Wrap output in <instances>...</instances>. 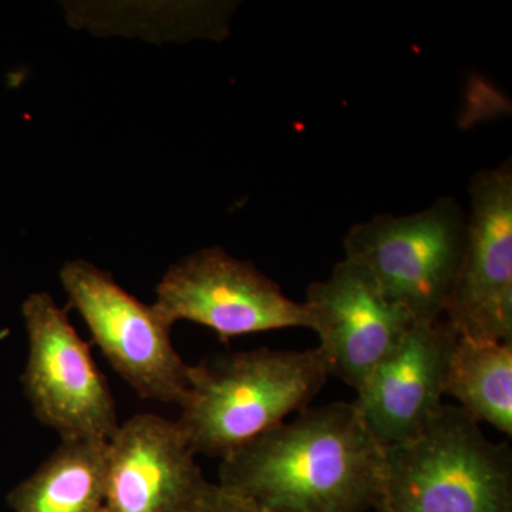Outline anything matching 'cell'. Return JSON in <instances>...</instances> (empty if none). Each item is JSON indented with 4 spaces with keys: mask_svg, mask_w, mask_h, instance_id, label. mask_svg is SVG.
Masks as SVG:
<instances>
[{
    "mask_svg": "<svg viewBox=\"0 0 512 512\" xmlns=\"http://www.w3.org/2000/svg\"><path fill=\"white\" fill-rule=\"evenodd\" d=\"M22 315L29 342L22 384L36 419L62 440H110L120 427L116 403L90 346L50 293H30Z\"/></svg>",
    "mask_w": 512,
    "mask_h": 512,
    "instance_id": "6",
    "label": "cell"
},
{
    "mask_svg": "<svg viewBox=\"0 0 512 512\" xmlns=\"http://www.w3.org/2000/svg\"><path fill=\"white\" fill-rule=\"evenodd\" d=\"M99 512H104V508H101V510Z\"/></svg>",
    "mask_w": 512,
    "mask_h": 512,
    "instance_id": "15",
    "label": "cell"
},
{
    "mask_svg": "<svg viewBox=\"0 0 512 512\" xmlns=\"http://www.w3.org/2000/svg\"><path fill=\"white\" fill-rule=\"evenodd\" d=\"M309 329L329 367L349 386H360L414 325L409 313L390 301L373 275L345 258L325 281L313 282L303 302Z\"/></svg>",
    "mask_w": 512,
    "mask_h": 512,
    "instance_id": "9",
    "label": "cell"
},
{
    "mask_svg": "<svg viewBox=\"0 0 512 512\" xmlns=\"http://www.w3.org/2000/svg\"><path fill=\"white\" fill-rule=\"evenodd\" d=\"M456 332L444 319L414 323L402 343L357 387L355 404L383 448L419 437L439 413Z\"/></svg>",
    "mask_w": 512,
    "mask_h": 512,
    "instance_id": "11",
    "label": "cell"
},
{
    "mask_svg": "<svg viewBox=\"0 0 512 512\" xmlns=\"http://www.w3.org/2000/svg\"><path fill=\"white\" fill-rule=\"evenodd\" d=\"M201 512H266L259 510L254 505L238 500L221 490L220 487L215 488L214 494L211 495L208 503L202 508Z\"/></svg>",
    "mask_w": 512,
    "mask_h": 512,
    "instance_id": "14",
    "label": "cell"
},
{
    "mask_svg": "<svg viewBox=\"0 0 512 512\" xmlns=\"http://www.w3.org/2000/svg\"><path fill=\"white\" fill-rule=\"evenodd\" d=\"M466 244L444 320L460 336L512 342V163L471 178Z\"/></svg>",
    "mask_w": 512,
    "mask_h": 512,
    "instance_id": "8",
    "label": "cell"
},
{
    "mask_svg": "<svg viewBox=\"0 0 512 512\" xmlns=\"http://www.w3.org/2000/svg\"><path fill=\"white\" fill-rule=\"evenodd\" d=\"M384 448L353 403L306 407L221 460L218 487L266 512H366Z\"/></svg>",
    "mask_w": 512,
    "mask_h": 512,
    "instance_id": "1",
    "label": "cell"
},
{
    "mask_svg": "<svg viewBox=\"0 0 512 512\" xmlns=\"http://www.w3.org/2000/svg\"><path fill=\"white\" fill-rule=\"evenodd\" d=\"M328 376L318 348L217 356L191 366L190 389L175 423L195 456L224 460L309 407Z\"/></svg>",
    "mask_w": 512,
    "mask_h": 512,
    "instance_id": "2",
    "label": "cell"
},
{
    "mask_svg": "<svg viewBox=\"0 0 512 512\" xmlns=\"http://www.w3.org/2000/svg\"><path fill=\"white\" fill-rule=\"evenodd\" d=\"M59 276L70 308L80 313L121 379L141 399L181 406L190 389L191 365L171 342L173 325L86 259L67 261Z\"/></svg>",
    "mask_w": 512,
    "mask_h": 512,
    "instance_id": "5",
    "label": "cell"
},
{
    "mask_svg": "<svg viewBox=\"0 0 512 512\" xmlns=\"http://www.w3.org/2000/svg\"><path fill=\"white\" fill-rule=\"evenodd\" d=\"M215 488L173 420L136 414L109 440L104 512H201Z\"/></svg>",
    "mask_w": 512,
    "mask_h": 512,
    "instance_id": "10",
    "label": "cell"
},
{
    "mask_svg": "<svg viewBox=\"0 0 512 512\" xmlns=\"http://www.w3.org/2000/svg\"><path fill=\"white\" fill-rule=\"evenodd\" d=\"M377 512H512V453L460 406L443 404L426 430L384 448Z\"/></svg>",
    "mask_w": 512,
    "mask_h": 512,
    "instance_id": "3",
    "label": "cell"
},
{
    "mask_svg": "<svg viewBox=\"0 0 512 512\" xmlns=\"http://www.w3.org/2000/svg\"><path fill=\"white\" fill-rule=\"evenodd\" d=\"M154 308L170 325L178 320L214 330L222 340L248 333L308 328L305 305L254 264L221 247L200 249L175 262L156 289Z\"/></svg>",
    "mask_w": 512,
    "mask_h": 512,
    "instance_id": "7",
    "label": "cell"
},
{
    "mask_svg": "<svg viewBox=\"0 0 512 512\" xmlns=\"http://www.w3.org/2000/svg\"><path fill=\"white\" fill-rule=\"evenodd\" d=\"M446 394L474 420L512 436V342L471 339L456 333Z\"/></svg>",
    "mask_w": 512,
    "mask_h": 512,
    "instance_id": "13",
    "label": "cell"
},
{
    "mask_svg": "<svg viewBox=\"0 0 512 512\" xmlns=\"http://www.w3.org/2000/svg\"><path fill=\"white\" fill-rule=\"evenodd\" d=\"M467 212L456 198L441 197L413 214H380L346 234L345 258L365 266L384 295L414 323L444 318L464 244Z\"/></svg>",
    "mask_w": 512,
    "mask_h": 512,
    "instance_id": "4",
    "label": "cell"
},
{
    "mask_svg": "<svg viewBox=\"0 0 512 512\" xmlns=\"http://www.w3.org/2000/svg\"><path fill=\"white\" fill-rule=\"evenodd\" d=\"M109 440H62L8 495L15 512H99L106 493Z\"/></svg>",
    "mask_w": 512,
    "mask_h": 512,
    "instance_id": "12",
    "label": "cell"
}]
</instances>
